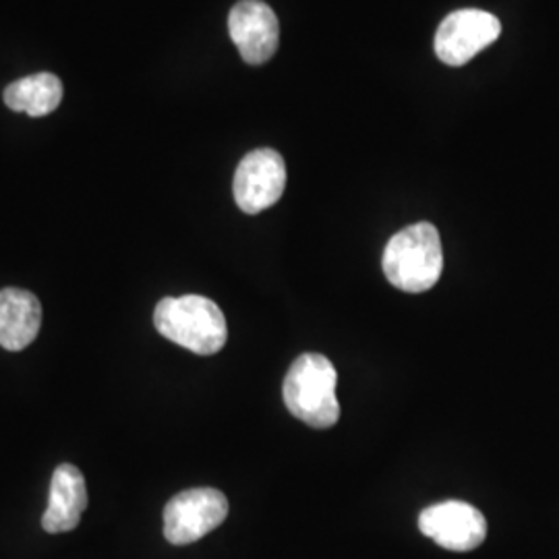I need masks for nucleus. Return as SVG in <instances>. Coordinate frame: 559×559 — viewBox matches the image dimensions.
<instances>
[{
  "mask_svg": "<svg viewBox=\"0 0 559 559\" xmlns=\"http://www.w3.org/2000/svg\"><path fill=\"white\" fill-rule=\"evenodd\" d=\"M383 274L404 293L433 288L443 272V249L438 228L429 222L406 226L383 251Z\"/></svg>",
  "mask_w": 559,
  "mask_h": 559,
  "instance_id": "2",
  "label": "nucleus"
},
{
  "mask_svg": "<svg viewBox=\"0 0 559 559\" xmlns=\"http://www.w3.org/2000/svg\"><path fill=\"white\" fill-rule=\"evenodd\" d=\"M228 32L247 64H263L278 50V17L261 0L237 2L228 15Z\"/></svg>",
  "mask_w": 559,
  "mask_h": 559,
  "instance_id": "8",
  "label": "nucleus"
},
{
  "mask_svg": "<svg viewBox=\"0 0 559 559\" xmlns=\"http://www.w3.org/2000/svg\"><path fill=\"white\" fill-rule=\"evenodd\" d=\"M286 189V164L278 152L261 147L240 160L233 191L245 214H260L272 207Z\"/></svg>",
  "mask_w": 559,
  "mask_h": 559,
  "instance_id": "6",
  "label": "nucleus"
},
{
  "mask_svg": "<svg viewBox=\"0 0 559 559\" xmlns=\"http://www.w3.org/2000/svg\"><path fill=\"white\" fill-rule=\"evenodd\" d=\"M501 23L479 9H462L441 21L436 34V55L450 67H462L500 38Z\"/></svg>",
  "mask_w": 559,
  "mask_h": 559,
  "instance_id": "5",
  "label": "nucleus"
},
{
  "mask_svg": "<svg viewBox=\"0 0 559 559\" xmlns=\"http://www.w3.org/2000/svg\"><path fill=\"white\" fill-rule=\"evenodd\" d=\"M228 516L226 496L200 487L175 496L164 508V537L173 545H189L218 528Z\"/></svg>",
  "mask_w": 559,
  "mask_h": 559,
  "instance_id": "4",
  "label": "nucleus"
},
{
  "mask_svg": "<svg viewBox=\"0 0 559 559\" xmlns=\"http://www.w3.org/2000/svg\"><path fill=\"white\" fill-rule=\"evenodd\" d=\"M420 533L450 551H473L487 537V520L464 501H443L423 510Z\"/></svg>",
  "mask_w": 559,
  "mask_h": 559,
  "instance_id": "7",
  "label": "nucleus"
},
{
  "mask_svg": "<svg viewBox=\"0 0 559 559\" xmlns=\"http://www.w3.org/2000/svg\"><path fill=\"white\" fill-rule=\"evenodd\" d=\"M87 508V489L80 468L60 464L50 483V500L41 516L46 533H69L80 526L81 514Z\"/></svg>",
  "mask_w": 559,
  "mask_h": 559,
  "instance_id": "9",
  "label": "nucleus"
},
{
  "mask_svg": "<svg viewBox=\"0 0 559 559\" xmlns=\"http://www.w3.org/2000/svg\"><path fill=\"white\" fill-rule=\"evenodd\" d=\"M336 383L338 373L332 360L318 353L300 355L282 385L286 408L309 427H334L340 419Z\"/></svg>",
  "mask_w": 559,
  "mask_h": 559,
  "instance_id": "3",
  "label": "nucleus"
},
{
  "mask_svg": "<svg viewBox=\"0 0 559 559\" xmlns=\"http://www.w3.org/2000/svg\"><path fill=\"white\" fill-rule=\"evenodd\" d=\"M41 305L36 295L23 288L0 290V346L20 353L38 338Z\"/></svg>",
  "mask_w": 559,
  "mask_h": 559,
  "instance_id": "10",
  "label": "nucleus"
},
{
  "mask_svg": "<svg viewBox=\"0 0 559 559\" xmlns=\"http://www.w3.org/2000/svg\"><path fill=\"white\" fill-rule=\"evenodd\" d=\"M154 325L162 336L195 355H216L228 340L221 307L200 295L166 297L156 305Z\"/></svg>",
  "mask_w": 559,
  "mask_h": 559,
  "instance_id": "1",
  "label": "nucleus"
},
{
  "mask_svg": "<svg viewBox=\"0 0 559 559\" xmlns=\"http://www.w3.org/2000/svg\"><path fill=\"white\" fill-rule=\"evenodd\" d=\"M62 83L52 73H36L11 83L4 90V104L29 117H46L59 108Z\"/></svg>",
  "mask_w": 559,
  "mask_h": 559,
  "instance_id": "11",
  "label": "nucleus"
}]
</instances>
